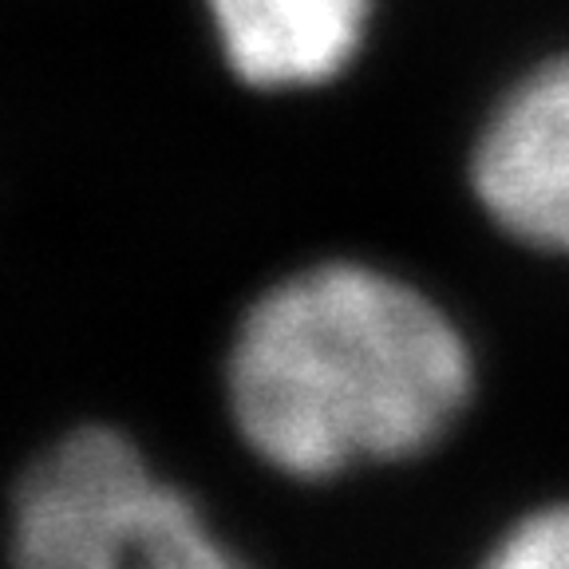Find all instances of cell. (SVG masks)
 I'll list each match as a JSON object with an SVG mask.
<instances>
[{"label": "cell", "instance_id": "7a4b0ae2", "mask_svg": "<svg viewBox=\"0 0 569 569\" xmlns=\"http://www.w3.org/2000/svg\"><path fill=\"white\" fill-rule=\"evenodd\" d=\"M12 569H253L111 427L56 439L12 498Z\"/></svg>", "mask_w": 569, "mask_h": 569}, {"label": "cell", "instance_id": "277c9868", "mask_svg": "<svg viewBox=\"0 0 569 569\" xmlns=\"http://www.w3.org/2000/svg\"><path fill=\"white\" fill-rule=\"evenodd\" d=\"M226 60L253 88L332 80L365 40L372 0H210Z\"/></svg>", "mask_w": 569, "mask_h": 569}, {"label": "cell", "instance_id": "6da1fadb", "mask_svg": "<svg viewBox=\"0 0 569 569\" xmlns=\"http://www.w3.org/2000/svg\"><path fill=\"white\" fill-rule=\"evenodd\" d=\"M475 388L471 348L391 273L325 261L273 284L226 365L230 416L273 471L329 479L427 451Z\"/></svg>", "mask_w": 569, "mask_h": 569}, {"label": "cell", "instance_id": "5b68a950", "mask_svg": "<svg viewBox=\"0 0 569 569\" xmlns=\"http://www.w3.org/2000/svg\"><path fill=\"white\" fill-rule=\"evenodd\" d=\"M482 569H569V502L522 518L502 533Z\"/></svg>", "mask_w": 569, "mask_h": 569}, {"label": "cell", "instance_id": "3957f363", "mask_svg": "<svg viewBox=\"0 0 569 569\" xmlns=\"http://www.w3.org/2000/svg\"><path fill=\"white\" fill-rule=\"evenodd\" d=\"M471 178L482 210L510 238L569 253V60L510 91L475 147Z\"/></svg>", "mask_w": 569, "mask_h": 569}]
</instances>
